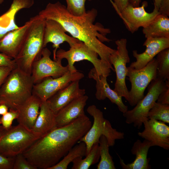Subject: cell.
<instances>
[{
  "label": "cell",
  "mask_w": 169,
  "mask_h": 169,
  "mask_svg": "<svg viewBox=\"0 0 169 169\" xmlns=\"http://www.w3.org/2000/svg\"><path fill=\"white\" fill-rule=\"evenodd\" d=\"M97 14V10L93 8L86 11L82 16H75L68 11L65 6L58 1L54 3H49L38 15L45 19H52L59 22L66 32L96 52L100 59L114 71L110 57L115 49L103 43L111 41L106 36L110 33V30L104 28L100 23H94Z\"/></svg>",
  "instance_id": "obj_1"
},
{
  "label": "cell",
  "mask_w": 169,
  "mask_h": 169,
  "mask_svg": "<svg viewBox=\"0 0 169 169\" xmlns=\"http://www.w3.org/2000/svg\"><path fill=\"white\" fill-rule=\"evenodd\" d=\"M92 125L85 115L39 138L22 154L37 169H49L67 154Z\"/></svg>",
  "instance_id": "obj_2"
},
{
  "label": "cell",
  "mask_w": 169,
  "mask_h": 169,
  "mask_svg": "<svg viewBox=\"0 0 169 169\" xmlns=\"http://www.w3.org/2000/svg\"><path fill=\"white\" fill-rule=\"evenodd\" d=\"M34 83L31 75L17 67L10 72L0 89V104L18 110L32 95Z\"/></svg>",
  "instance_id": "obj_3"
},
{
  "label": "cell",
  "mask_w": 169,
  "mask_h": 169,
  "mask_svg": "<svg viewBox=\"0 0 169 169\" xmlns=\"http://www.w3.org/2000/svg\"><path fill=\"white\" fill-rule=\"evenodd\" d=\"M32 18V22L21 48L14 59L17 67L31 75L33 64L41 57L44 48L45 19L38 15Z\"/></svg>",
  "instance_id": "obj_4"
},
{
  "label": "cell",
  "mask_w": 169,
  "mask_h": 169,
  "mask_svg": "<svg viewBox=\"0 0 169 169\" xmlns=\"http://www.w3.org/2000/svg\"><path fill=\"white\" fill-rule=\"evenodd\" d=\"M40 137L18 124L8 129L0 126V153L8 157L22 154Z\"/></svg>",
  "instance_id": "obj_5"
},
{
  "label": "cell",
  "mask_w": 169,
  "mask_h": 169,
  "mask_svg": "<svg viewBox=\"0 0 169 169\" xmlns=\"http://www.w3.org/2000/svg\"><path fill=\"white\" fill-rule=\"evenodd\" d=\"M87 111L93 117V123L89 131L78 142H83L86 144V155L92 146L99 142V139L102 135L106 137L109 147L114 145L116 140L124 138V133L113 128L110 122L104 118L103 112L95 105L88 106Z\"/></svg>",
  "instance_id": "obj_6"
},
{
  "label": "cell",
  "mask_w": 169,
  "mask_h": 169,
  "mask_svg": "<svg viewBox=\"0 0 169 169\" xmlns=\"http://www.w3.org/2000/svg\"><path fill=\"white\" fill-rule=\"evenodd\" d=\"M98 56L96 52L79 41L70 47L68 50L61 49L57 50L56 58V60L60 61L64 59H66L68 61L69 71L72 72L78 71L74 66L76 62L88 60L93 64L99 75L107 77L110 75L111 69L106 63L99 59Z\"/></svg>",
  "instance_id": "obj_7"
},
{
  "label": "cell",
  "mask_w": 169,
  "mask_h": 169,
  "mask_svg": "<svg viewBox=\"0 0 169 169\" xmlns=\"http://www.w3.org/2000/svg\"><path fill=\"white\" fill-rule=\"evenodd\" d=\"M169 85V80L158 79L152 80L148 87V92L132 110L123 113L127 124H133L137 129L141 128L144 121L148 119L149 111L157 101L160 94Z\"/></svg>",
  "instance_id": "obj_8"
},
{
  "label": "cell",
  "mask_w": 169,
  "mask_h": 169,
  "mask_svg": "<svg viewBox=\"0 0 169 169\" xmlns=\"http://www.w3.org/2000/svg\"><path fill=\"white\" fill-rule=\"evenodd\" d=\"M156 70L157 62L155 58L140 69L127 67L126 76L131 84L128 101L130 105L135 106L144 97L146 88L152 80L157 79Z\"/></svg>",
  "instance_id": "obj_9"
},
{
  "label": "cell",
  "mask_w": 169,
  "mask_h": 169,
  "mask_svg": "<svg viewBox=\"0 0 169 169\" xmlns=\"http://www.w3.org/2000/svg\"><path fill=\"white\" fill-rule=\"evenodd\" d=\"M117 49L110 57V61L114 68L116 80L113 90L126 100H129V91L127 87L125 79L127 72L126 64L130 62V59L127 49V40L122 38L115 41Z\"/></svg>",
  "instance_id": "obj_10"
},
{
  "label": "cell",
  "mask_w": 169,
  "mask_h": 169,
  "mask_svg": "<svg viewBox=\"0 0 169 169\" xmlns=\"http://www.w3.org/2000/svg\"><path fill=\"white\" fill-rule=\"evenodd\" d=\"M84 77V74L78 71L72 72L69 71L59 77H46L34 84L32 94L38 97L42 101H47L71 82L80 80Z\"/></svg>",
  "instance_id": "obj_11"
},
{
  "label": "cell",
  "mask_w": 169,
  "mask_h": 169,
  "mask_svg": "<svg viewBox=\"0 0 169 169\" xmlns=\"http://www.w3.org/2000/svg\"><path fill=\"white\" fill-rule=\"evenodd\" d=\"M51 52L47 48H44L40 58L33 64L31 75L34 84L47 77L56 78L60 77L69 71L68 65L63 66L61 61L52 60Z\"/></svg>",
  "instance_id": "obj_12"
},
{
  "label": "cell",
  "mask_w": 169,
  "mask_h": 169,
  "mask_svg": "<svg viewBox=\"0 0 169 169\" xmlns=\"http://www.w3.org/2000/svg\"><path fill=\"white\" fill-rule=\"evenodd\" d=\"M147 6L146 1H144L140 7H133L129 3L121 12L117 13L126 28L132 33L136 32L140 27L146 26L160 13L155 7L152 12H147L145 8Z\"/></svg>",
  "instance_id": "obj_13"
},
{
  "label": "cell",
  "mask_w": 169,
  "mask_h": 169,
  "mask_svg": "<svg viewBox=\"0 0 169 169\" xmlns=\"http://www.w3.org/2000/svg\"><path fill=\"white\" fill-rule=\"evenodd\" d=\"M144 129L139 136L150 142L152 146L169 149V127L165 123L152 119H147L143 123Z\"/></svg>",
  "instance_id": "obj_14"
},
{
  "label": "cell",
  "mask_w": 169,
  "mask_h": 169,
  "mask_svg": "<svg viewBox=\"0 0 169 169\" xmlns=\"http://www.w3.org/2000/svg\"><path fill=\"white\" fill-rule=\"evenodd\" d=\"M64 28L58 22L52 19H46L44 21V46L46 47L49 43H52L53 50V60H56V54L59 45L64 42H66L70 47L73 46L79 40L66 33Z\"/></svg>",
  "instance_id": "obj_15"
},
{
  "label": "cell",
  "mask_w": 169,
  "mask_h": 169,
  "mask_svg": "<svg viewBox=\"0 0 169 169\" xmlns=\"http://www.w3.org/2000/svg\"><path fill=\"white\" fill-rule=\"evenodd\" d=\"M33 20V18L23 26L8 32L0 40V52L13 59L21 48Z\"/></svg>",
  "instance_id": "obj_16"
},
{
  "label": "cell",
  "mask_w": 169,
  "mask_h": 169,
  "mask_svg": "<svg viewBox=\"0 0 169 169\" xmlns=\"http://www.w3.org/2000/svg\"><path fill=\"white\" fill-rule=\"evenodd\" d=\"M143 45L146 49L139 54L136 50L132 51V55L136 60L131 63L130 67L138 69L144 67L161 51L169 48V38H146Z\"/></svg>",
  "instance_id": "obj_17"
},
{
  "label": "cell",
  "mask_w": 169,
  "mask_h": 169,
  "mask_svg": "<svg viewBox=\"0 0 169 169\" xmlns=\"http://www.w3.org/2000/svg\"><path fill=\"white\" fill-rule=\"evenodd\" d=\"M79 81L71 82L47 100L49 107L55 114L74 100L85 95V90L80 88Z\"/></svg>",
  "instance_id": "obj_18"
},
{
  "label": "cell",
  "mask_w": 169,
  "mask_h": 169,
  "mask_svg": "<svg viewBox=\"0 0 169 169\" xmlns=\"http://www.w3.org/2000/svg\"><path fill=\"white\" fill-rule=\"evenodd\" d=\"M88 77L96 81L95 96L98 100H104L107 98L112 103L116 105L119 111L123 113L128 110V106L122 101V97L110 87L107 81V77L99 75L94 68L90 71Z\"/></svg>",
  "instance_id": "obj_19"
},
{
  "label": "cell",
  "mask_w": 169,
  "mask_h": 169,
  "mask_svg": "<svg viewBox=\"0 0 169 169\" xmlns=\"http://www.w3.org/2000/svg\"><path fill=\"white\" fill-rule=\"evenodd\" d=\"M88 97L85 95L72 101L61 109L55 116L57 127L66 125L85 115L84 108Z\"/></svg>",
  "instance_id": "obj_20"
},
{
  "label": "cell",
  "mask_w": 169,
  "mask_h": 169,
  "mask_svg": "<svg viewBox=\"0 0 169 169\" xmlns=\"http://www.w3.org/2000/svg\"><path fill=\"white\" fill-rule=\"evenodd\" d=\"M152 146L151 143L144 139L142 142L137 140L133 144L131 148V153L136 156L135 159L131 163L126 164L124 160L119 156L120 163L123 169H149L150 159L147 158L149 148Z\"/></svg>",
  "instance_id": "obj_21"
},
{
  "label": "cell",
  "mask_w": 169,
  "mask_h": 169,
  "mask_svg": "<svg viewBox=\"0 0 169 169\" xmlns=\"http://www.w3.org/2000/svg\"><path fill=\"white\" fill-rule=\"evenodd\" d=\"M42 102L39 98L32 94L18 110L17 119L18 124L31 130L39 114Z\"/></svg>",
  "instance_id": "obj_22"
},
{
  "label": "cell",
  "mask_w": 169,
  "mask_h": 169,
  "mask_svg": "<svg viewBox=\"0 0 169 169\" xmlns=\"http://www.w3.org/2000/svg\"><path fill=\"white\" fill-rule=\"evenodd\" d=\"M55 116L47 101H42L39 114L32 131L40 137L47 134L57 128Z\"/></svg>",
  "instance_id": "obj_23"
},
{
  "label": "cell",
  "mask_w": 169,
  "mask_h": 169,
  "mask_svg": "<svg viewBox=\"0 0 169 169\" xmlns=\"http://www.w3.org/2000/svg\"><path fill=\"white\" fill-rule=\"evenodd\" d=\"M142 32L146 38H169L168 17L159 13L147 25L143 28Z\"/></svg>",
  "instance_id": "obj_24"
},
{
  "label": "cell",
  "mask_w": 169,
  "mask_h": 169,
  "mask_svg": "<svg viewBox=\"0 0 169 169\" xmlns=\"http://www.w3.org/2000/svg\"><path fill=\"white\" fill-rule=\"evenodd\" d=\"M79 143L69 150L61 160L49 169H66L69 164L74 159L79 157L85 156L86 154V144L83 142Z\"/></svg>",
  "instance_id": "obj_25"
},
{
  "label": "cell",
  "mask_w": 169,
  "mask_h": 169,
  "mask_svg": "<svg viewBox=\"0 0 169 169\" xmlns=\"http://www.w3.org/2000/svg\"><path fill=\"white\" fill-rule=\"evenodd\" d=\"M85 158L79 157L74 159L72 169H88L90 166L97 163L100 158L99 143L97 142L92 146L89 153Z\"/></svg>",
  "instance_id": "obj_26"
},
{
  "label": "cell",
  "mask_w": 169,
  "mask_h": 169,
  "mask_svg": "<svg viewBox=\"0 0 169 169\" xmlns=\"http://www.w3.org/2000/svg\"><path fill=\"white\" fill-rule=\"evenodd\" d=\"M100 161L97 169H115L114 163L109 152V146L106 137L101 136L99 140Z\"/></svg>",
  "instance_id": "obj_27"
},
{
  "label": "cell",
  "mask_w": 169,
  "mask_h": 169,
  "mask_svg": "<svg viewBox=\"0 0 169 169\" xmlns=\"http://www.w3.org/2000/svg\"><path fill=\"white\" fill-rule=\"evenodd\" d=\"M157 78L169 80V48L164 49L157 55Z\"/></svg>",
  "instance_id": "obj_28"
},
{
  "label": "cell",
  "mask_w": 169,
  "mask_h": 169,
  "mask_svg": "<svg viewBox=\"0 0 169 169\" xmlns=\"http://www.w3.org/2000/svg\"><path fill=\"white\" fill-rule=\"evenodd\" d=\"M147 117L169 123V104L156 102L149 111Z\"/></svg>",
  "instance_id": "obj_29"
},
{
  "label": "cell",
  "mask_w": 169,
  "mask_h": 169,
  "mask_svg": "<svg viewBox=\"0 0 169 169\" xmlns=\"http://www.w3.org/2000/svg\"><path fill=\"white\" fill-rule=\"evenodd\" d=\"M34 3V0H13L9 9L3 14L10 20L15 21V15L18 11L23 8H29Z\"/></svg>",
  "instance_id": "obj_30"
},
{
  "label": "cell",
  "mask_w": 169,
  "mask_h": 169,
  "mask_svg": "<svg viewBox=\"0 0 169 169\" xmlns=\"http://www.w3.org/2000/svg\"><path fill=\"white\" fill-rule=\"evenodd\" d=\"M66 6L68 11L75 16H81L86 12L85 8V3L87 0H65Z\"/></svg>",
  "instance_id": "obj_31"
},
{
  "label": "cell",
  "mask_w": 169,
  "mask_h": 169,
  "mask_svg": "<svg viewBox=\"0 0 169 169\" xmlns=\"http://www.w3.org/2000/svg\"><path fill=\"white\" fill-rule=\"evenodd\" d=\"M18 111L9 109V111L0 117V124L5 129H8L12 126L13 120L17 119L18 116Z\"/></svg>",
  "instance_id": "obj_32"
},
{
  "label": "cell",
  "mask_w": 169,
  "mask_h": 169,
  "mask_svg": "<svg viewBox=\"0 0 169 169\" xmlns=\"http://www.w3.org/2000/svg\"><path fill=\"white\" fill-rule=\"evenodd\" d=\"M13 169H37L23 156L19 154L15 157Z\"/></svg>",
  "instance_id": "obj_33"
},
{
  "label": "cell",
  "mask_w": 169,
  "mask_h": 169,
  "mask_svg": "<svg viewBox=\"0 0 169 169\" xmlns=\"http://www.w3.org/2000/svg\"><path fill=\"white\" fill-rule=\"evenodd\" d=\"M15 157H7L0 153V169H13Z\"/></svg>",
  "instance_id": "obj_34"
},
{
  "label": "cell",
  "mask_w": 169,
  "mask_h": 169,
  "mask_svg": "<svg viewBox=\"0 0 169 169\" xmlns=\"http://www.w3.org/2000/svg\"><path fill=\"white\" fill-rule=\"evenodd\" d=\"M7 66L15 68L17 67L14 60L0 52V66Z\"/></svg>",
  "instance_id": "obj_35"
},
{
  "label": "cell",
  "mask_w": 169,
  "mask_h": 169,
  "mask_svg": "<svg viewBox=\"0 0 169 169\" xmlns=\"http://www.w3.org/2000/svg\"><path fill=\"white\" fill-rule=\"evenodd\" d=\"M111 0L110 1L116 12H121L130 3V0Z\"/></svg>",
  "instance_id": "obj_36"
},
{
  "label": "cell",
  "mask_w": 169,
  "mask_h": 169,
  "mask_svg": "<svg viewBox=\"0 0 169 169\" xmlns=\"http://www.w3.org/2000/svg\"><path fill=\"white\" fill-rule=\"evenodd\" d=\"M157 102L164 104H169V85L159 95Z\"/></svg>",
  "instance_id": "obj_37"
},
{
  "label": "cell",
  "mask_w": 169,
  "mask_h": 169,
  "mask_svg": "<svg viewBox=\"0 0 169 169\" xmlns=\"http://www.w3.org/2000/svg\"><path fill=\"white\" fill-rule=\"evenodd\" d=\"M14 68L7 66H0V89L6 78Z\"/></svg>",
  "instance_id": "obj_38"
},
{
  "label": "cell",
  "mask_w": 169,
  "mask_h": 169,
  "mask_svg": "<svg viewBox=\"0 0 169 169\" xmlns=\"http://www.w3.org/2000/svg\"><path fill=\"white\" fill-rule=\"evenodd\" d=\"M159 12L160 13L169 16V0H161Z\"/></svg>",
  "instance_id": "obj_39"
},
{
  "label": "cell",
  "mask_w": 169,
  "mask_h": 169,
  "mask_svg": "<svg viewBox=\"0 0 169 169\" xmlns=\"http://www.w3.org/2000/svg\"><path fill=\"white\" fill-rule=\"evenodd\" d=\"M9 109L8 107L4 104H0V115H3L7 113Z\"/></svg>",
  "instance_id": "obj_40"
},
{
  "label": "cell",
  "mask_w": 169,
  "mask_h": 169,
  "mask_svg": "<svg viewBox=\"0 0 169 169\" xmlns=\"http://www.w3.org/2000/svg\"><path fill=\"white\" fill-rule=\"evenodd\" d=\"M141 1V0H130V4L133 7H139Z\"/></svg>",
  "instance_id": "obj_41"
},
{
  "label": "cell",
  "mask_w": 169,
  "mask_h": 169,
  "mask_svg": "<svg viewBox=\"0 0 169 169\" xmlns=\"http://www.w3.org/2000/svg\"><path fill=\"white\" fill-rule=\"evenodd\" d=\"M154 2V7H156L159 10L161 0H153Z\"/></svg>",
  "instance_id": "obj_42"
},
{
  "label": "cell",
  "mask_w": 169,
  "mask_h": 169,
  "mask_svg": "<svg viewBox=\"0 0 169 169\" xmlns=\"http://www.w3.org/2000/svg\"><path fill=\"white\" fill-rule=\"evenodd\" d=\"M4 2V0H0V4H2Z\"/></svg>",
  "instance_id": "obj_43"
}]
</instances>
